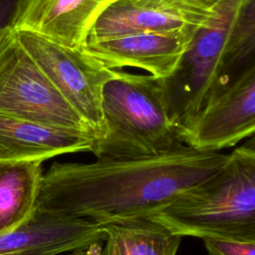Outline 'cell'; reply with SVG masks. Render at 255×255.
Returning a JSON list of instances; mask_svg holds the SVG:
<instances>
[{"mask_svg":"<svg viewBox=\"0 0 255 255\" xmlns=\"http://www.w3.org/2000/svg\"><path fill=\"white\" fill-rule=\"evenodd\" d=\"M111 1H113V0H110V2H111Z\"/></svg>","mask_w":255,"mask_h":255,"instance_id":"7402d4cb","label":"cell"},{"mask_svg":"<svg viewBox=\"0 0 255 255\" xmlns=\"http://www.w3.org/2000/svg\"><path fill=\"white\" fill-rule=\"evenodd\" d=\"M16 0H0V31L8 25Z\"/></svg>","mask_w":255,"mask_h":255,"instance_id":"e0dca14e","label":"cell"},{"mask_svg":"<svg viewBox=\"0 0 255 255\" xmlns=\"http://www.w3.org/2000/svg\"><path fill=\"white\" fill-rule=\"evenodd\" d=\"M119 255H175L182 237L163 224L139 217L102 224Z\"/></svg>","mask_w":255,"mask_h":255,"instance_id":"5bb4252c","label":"cell"},{"mask_svg":"<svg viewBox=\"0 0 255 255\" xmlns=\"http://www.w3.org/2000/svg\"><path fill=\"white\" fill-rule=\"evenodd\" d=\"M192 36L137 33L87 43L82 49L109 69L137 68L164 79L176 69Z\"/></svg>","mask_w":255,"mask_h":255,"instance_id":"8fae6325","label":"cell"},{"mask_svg":"<svg viewBox=\"0 0 255 255\" xmlns=\"http://www.w3.org/2000/svg\"><path fill=\"white\" fill-rule=\"evenodd\" d=\"M208 255H255V240L203 238Z\"/></svg>","mask_w":255,"mask_h":255,"instance_id":"2e32d148","label":"cell"},{"mask_svg":"<svg viewBox=\"0 0 255 255\" xmlns=\"http://www.w3.org/2000/svg\"><path fill=\"white\" fill-rule=\"evenodd\" d=\"M213 11L176 0H113L93 21L84 45L137 33L192 36Z\"/></svg>","mask_w":255,"mask_h":255,"instance_id":"ba28073f","label":"cell"},{"mask_svg":"<svg viewBox=\"0 0 255 255\" xmlns=\"http://www.w3.org/2000/svg\"><path fill=\"white\" fill-rule=\"evenodd\" d=\"M227 158L186 145L141 159L54 162L43 175L37 208L100 224L146 217L209 178Z\"/></svg>","mask_w":255,"mask_h":255,"instance_id":"6da1fadb","label":"cell"},{"mask_svg":"<svg viewBox=\"0 0 255 255\" xmlns=\"http://www.w3.org/2000/svg\"><path fill=\"white\" fill-rule=\"evenodd\" d=\"M146 217L181 237L255 240V137L209 178Z\"/></svg>","mask_w":255,"mask_h":255,"instance_id":"7a4b0ae2","label":"cell"},{"mask_svg":"<svg viewBox=\"0 0 255 255\" xmlns=\"http://www.w3.org/2000/svg\"><path fill=\"white\" fill-rule=\"evenodd\" d=\"M101 255H119V250L115 240L108 234Z\"/></svg>","mask_w":255,"mask_h":255,"instance_id":"ffe728a7","label":"cell"},{"mask_svg":"<svg viewBox=\"0 0 255 255\" xmlns=\"http://www.w3.org/2000/svg\"><path fill=\"white\" fill-rule=\"evenodd\" d=\"M95 135L0 114V161L40 160L72 152H93Z\"/></svg>","mask_w":255,"mask_h":255,"instance_id":"7c38bea8","label":"cell"},{"mask_svg":"<svg viewBox=\"0 0 255 255\" xmlns=\"http://www.w3.org/2000/svg\"><path fill=\"white\" fill-rule=\"evenodd\" d=\"M15 32L36 64L100 139L105 132L102 91L115 70L82 48L64 46L32 32Z\"/></svg>","mask_w":255,"mask_h":255,"instance_id":"8992f818","label":"cell"},{"mask_svg":"<svg viewBox=\"0 0 255 255\" xmlns=\"http://www.w3.org/2000/svg\"><path fill=\"white\" fill-rule=\"evenodd\" d=\"M253 61H255V0H241L223 52L216 90Z\"/></svg>","mask_w":255,"mask_h":255,"instance_id":"9a60e30c","label":"cell"},{"mask_svg":"<svg viewBox=\"0 0 255 255\" xmlns=\"http://www.w3.org/2000/svg\"><path fill=\"white\" fill-rule=\"evenodd\" d=\"M104 135L93 153L103 159H141L186 146L172 125L161 79L115 70L102 91Z\"/></svg>","mask_w":255,"mask_h":255,"instance_id":"3957f363","label":"cell"},{"mask_svg":"<svg viewBox=\"0 0 255 255\" xmlns=\"http://www.w3.org/2000/svg\"><path fill=\"white\" fill-rule=\"evenodd\" d=\"M254 134L255 61L211 95L181 137L193 148L219 151Z\"/></svg>","mask_w":255,"mask_h":255,"instance_id":"52a82bcc","label":"cell"},{"mask_svg":"<svg viewBox=\"0 0 255 255\" xmlns=\"http://www.w3.org/2000/svg\"><path fill=\"white\" fill-rule=\"evenodd\" d=\"M110 0H16L8 26L71 48H82L87 32Z\"/></svg>","mask_w":255,"mask_h":255,"instance_id":"30bf717a","label":"cell"},{"mask_svg":"<svg viewBox=\"0 0 255 255\" xmlns=\"http://www.w3.org/2000/svg\"><path fill=\"white\" fill-rule=\"evenodd\" d=\"M0 114L98 136L8 25L0 31Z\"/></svg>","mask_w":255,"mask_h":255,"instance_id":"5b68a950","label":"cell"},{"mask_svg":"<svg viewBox=\"0 0 255 255\" xmlns=\"http://www.w3.org/2000/svg\"><path fill=\"white\" fill-rule=\"evenodd\" d=\"M102 249V244H95L89 247L74 249L67 255H101Z\"/></svg>","mask_w":255,"mask_h":255,"instance_id":"d6986e66","label":"cell"},{"mask_svg":"<svg viewBox=\"0 0 255 255\" xmlns=\"http://www.w3.org/2000/svg\"><path fill=\"white\" fill-rule=\"evenodd\" d=\"M188 6L205 10V11H213V9L222 1V0H176Z\"/></svg>","mask_w":255,"mask_h":255,"instance_id":"ac0fdd59","label":"cell"},{"mask_svg":"<svg viewBox=\"0 0 255 255\" xmlns=\"http://www.w3.org/2000/svg\"><path fill=\"white\" fill-rule=\"evenodd\" d=\"M0 255H21L19 253H11V254H0Z\"/></svg>","mask_w":255,"mask_h":255,"instance_id":"44dd1931","label":"cell"},{"mask_svg":"<svg viewBox=\"0 0 255 255\" xmlns=\"http://www.w3.org/2000/svg\"><path fill=\"white\" fill-rule=\"evenodd\" d=\"M240 3L222 0L195 31L174 72L161 79L168 117L180 135L217 88L223 52Z\"/></svg>","mask_w":255,"mask_h":255,"instance_id":"277c9868","label":"cell"},{"mask_svg":"<svg viewBox=\"0 0 255 255\" xmlns=\"http://www.w3.org/2000/svg\"><path fill=\"white\" fill-rule=\"evenodd\" d=\"M42 162L0 161V234L18 228L35 213L44 175Z\"/></svg>","mask_w":255,"mask_h":255,"instance_id":"4fadbf2b","label":"cell"},{"mask_svg":"<svg viewBox=\"0 0 255 255\" xmlns=\"http://www.w3.org/2000/svg\"><path fill=\"white\" fill-rule=\"evenodd\" d=\"M106 238L107 233L98 222L37 208L26 223L0 234V254L57 255L103 244Z\"/></svg>","mask_w":255,"mask_h":255,"instance_id":"9c48e42d","label":"cell"}]
</instances>
